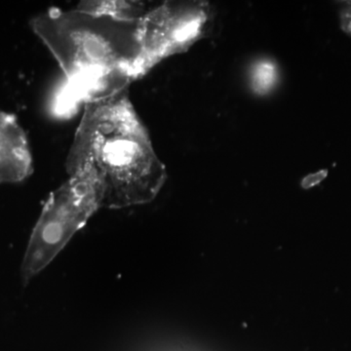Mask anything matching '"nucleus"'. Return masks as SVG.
Segmentation results:
<instances>
[{"mask_svg": "<svg viewBox=\"0 0 351 351\" xmlns=\"http://www.w3.org/2000/svg\"><path fill=\"white\" fill-rule=\"evenodd\" d=\"M128 90L85 101L66 156L68 174L82 168L96 172L108 209L152 202L167 179Z\"/></svg>", "mask_w": 351, "mask_h": 351, "instance_id": "1", "label": "nucleus"}, {"mask_svg": "<svg viewBox=\"0 0 351 351\" xmlns=\"http://www.w3.org/2000/svg\"><path fill=\"white\" fill-rule=\"evenodd\" d=\"M34 161L29 141L17 119L0 110V184H14L29 178Z\"/></svg>", "mask_w": 351, "mask_h": 351, "instance_id": "5", "label": "nucleus"}, {"mask_svg": "<svg viewBox=\"0 0 351 351\" xmlns=\"http://www.w3.org/2000/svg\"><path fill=\"white\" fill-rule=\"evenodd\" d=\"M339 24L341 29L351 36V1H346L339 9Z\"/></svg>", "mask_w": 351, "mask_h": 351, "instance_id": "8", "label": "nucleus"}, {"mask_svg": "<svg viewBox=\"0 0 351 351\" xmlns=\"http://www.w3.org/2000/svg\"><path fill=\"white\" fill-rule=\"evenodd\" d=\"M69 176L68 181L51 193L32 230L21 267L25 285L48 267L103 208V186L93 169L82 168Z\"/></svg>", "mask_w": 351, "mask_h": 351, "instance_id": "3", "label": "nucleus"}, {"mask_svg": "<svg viewBox=\"0 0 351 351\" xmlns=\"http://www.w3.org/2000/svg\"><path fill=\"white\" fill-rule=\"evenodd\" d=\"M140 21L52 7L29 24L69 82L84 89L87 101L115 93L135 82Z\"/></svg>", "mask_w": 351, "mask_h": 351, "instance_id": "2", "label": "nucleus"}, {"mask_svg": "<svg viewBox=\"0 0 351 351\" xmlns=\"http://www.w3.org/2000/svg\"><path fill=\"white\" fill-rule=\"evenodd\" d=\"M277 77L278 73L276 64L271 61L263 60L252 69V88L256 93L267 94L276 86Z\"/></svg>", "mask_w": 351, "mask_h": 351, "instance_id": "7", "label": "nucleus"}, {"mask_svg": "<svg viewBox=\"0 0 351 351\" xmlns=\"http://www.w3.org/2000/svg\"><path fill=\"white\" fill-rule=\"evenodd\" d=\"M211 4L202 0H177L154 4L140 21L141 54L135 80L163 60L186 52L204 38L214 24Z\"/></svg>", "mask_w": 351, "mask_h": 351, "instance_id": "4", "label": "nucleus"}, {"mask_svg": "<svg viewBox=\"0 0 351 351\" xmlns=\"http://www.w3.org/2000/svg\"><path fill=\"white\" fill-rule=\"evenodd\" d=\"M152 6L149 2L138 0H84L78 2L75 9L115 19L140 21Z\"/></svg>", "mask_w": 351, "mask_h": 351, "instance_id": "6", "label": "nucleus"}]
</instances>
